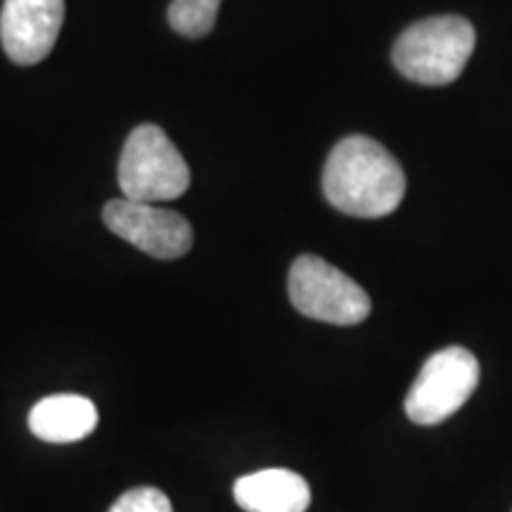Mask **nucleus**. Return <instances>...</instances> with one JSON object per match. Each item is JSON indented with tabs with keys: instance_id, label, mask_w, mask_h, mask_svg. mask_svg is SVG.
I'll list each match as a JSON object with an SVG mask.
<instances>
[{
	"instance_id": "f257e3e1",
	"label": "nucleus",
	"mask_w": 512,
	"mask_h": 512,
	"mask_svg": "<svg viewBox=\"0 0 512 512\" xmlns=\"http://www.w3.org/2000/svg\"><path fill=\"white\" fill-rule=\"evenodd\" d=\"M323 192L342 214L380 219L401 204L406 176L387 147L368 136H349L339 140L325 162Z\"/></svg>"
},
{
	"instance_id": "f03ea898",
	"label": "nucleus",
	"mask_w": 512,
	"mask_h": 512,
	"mask_svg": "<svg viewBox=\"0 0 512 512\" xmlns=\"http://www.w3.org/2000/svg\"><path fill=\"white\" fill-rule=\"evenodd\" d=\"M475 43V27L465 17H427L396 38L392 60L406 79L422 86H446L463 74Z\"/></svg>"
},
{
	"instance_id": "7ed1b4c3",
	"label": "nucleus",
	"mask_w": 512,
	"mask_h": 512,
	"mask_svg": "<svg viewBox=\"0 0 512 512\" xmlns=\"http://www.w3.org/2000/svg\"><path fill=\"white\" fill-rule=\"evenodd\" d=\"M119 188L133 202H171L190 188V169L169 136L155 124L128 133L119 157Z\"/></svg>"
},
{
	"instance_id": "20e7f679",
	"label": "nucleus",
	"mask_w": 512,
	"mask_h": 512,
	"mask_svg": "<svg viewBox=\"0 0 512 512\" xmlns=\"http://www.w3.org/2000/svg\"><path fill=\"white\" fill-rule=\"evenodd\" d=\"M287 292L302 316L330 325H358L373 309L368 292L356 280L313 254L294 259Z\"/></svg>"
},
{
	"instance_id": "39448f33",
	"label": "nucleus",
	"mask_w": 512,
	"mask_h": 512,
	"mask_svg": "<svg viewBox=\"0 0 512 512\" xmlns=\"http://www.w3.org/2000/svg\"><path fill=\"white\" fill-rule=\"evenodd\" d=\"M479 384V361L465 347H446L432 354L415 377L403 408L415 425H439L458 413Z\"/></svg>"
},
{
	"instance_id": "423d86ee",
	"label": "nucleus",
	"mask_w": 512,
	"mask_h": 512,
	"mask_svg": "<svg viewBox=\"0 0 512 512\" xmlns=\"http://www.w3.org/2000/svg\"><path fill=\"white\" fill-rule=\"evenodd\" d=\"M102 221L114 235L155 259H181L192 249V226L178 211L119 197L105 204Z\"/></svg>"
},
{
	"instance_id": "0eeeda50",
	"label": "nucleus",
	"mask_w": 512,
	"mask_h": 512,
	"mask_svg": "<svg viewBox=\"0 0 512 512\" xmlns=\"http://www.w3.org/2000/svg\"><path fill=\"white\" fill-rule=\"evenodd\" d=\"M64 22V0H5L0 41L15 64L43 62L55 48Z\"/></svg>"
},
{
	"instance_id": "6e6552de",
	"label": "nucleus",
	"mask_w": 512,
	"mask_h": 512,
	"mask_svg": "<svg viewBox=\"0 0 512 512\" xmlns=\"http://www.w3.org/2000/svg\"><path fill=\"white\" fill-rule=\"evenodd\" d=\"M233 496L245 512H306L311 505L309 482L283 467L240 477Z\"/></svg>"
},
{
	"instance_id": "1a4fd4ad",
	"label": "nucleus",
	"mask_w": 512,
	"mask_h": 512,
	"mask_svg": "<svg viewBox=\"0 0 512 512\" xmlns=\"http://www.w3.org/2000/svg\"><path fill=\"white\" fill-rule=\"evenodd\" d=\"M98 427V408L79 394L46 396L31 408L29 430L48 444H74Z\"/></svg>"
},
{
	"instance_id": "9d476101",
	"label": "nucleus",
	"mask_w": 512,
	"mask_h": 512,
	"mask_svg": "<svg viewBox=\"0 0 512 512\" xmlns=\"http://www.w3.org/2000/svg\"><path fill=\"white\" fill-rule=\"evenodd\" d=\"M221 0H174L169 5L171 29L185 38H202L211 34L219 17Z\"/></svg>"
},
{
	"instance_id": "9b49d317",
	"label": "nucleus",
	"mask_w": 512,
	"mask_h": 512,
	"mask_svg": "<svg viewBox=\"0 0 512 512\" xmlns=\"http://www.w3.org/2000/svg\"><path fill=\"white\" fill-rule=\"evenodd\" d=\"M110 512H174V505L155 486H138L121 494Z\"/></svg>"
}]
</instances>
